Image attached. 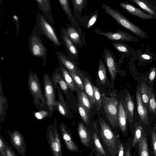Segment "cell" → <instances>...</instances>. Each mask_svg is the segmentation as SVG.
I'll list each match as a JSON object with an SVG mask.
<instances>
[{"instance_id": "1", "label": "cell", "mask_w": 156, "mask_h": 156, "mask_svg": "<svg viewBox=\"0 0 156 156\" xmlns=\"http://www.w3.org/2000/svg\"><path fill=\"white\" fill-rule=\"evenodd\" d=\"M101 6L105 12L114 19L119 25L139 37L142 39L148 38L146 33L130 21L119 11L105 4H103Z\"/></svg>"}, {"instance_id": "2", "label": "cell", "mask_w": 156, "mask_h": 156, "mask_svg": "<svg viewBox=\"0 0 156 156\" xmlns=\"http://www.w3.org/2000/svg\"><path fill=\"white\" fill-rule=\"evenodd\" d=\"M28 87L33 96L35 106L38 110L47 109L44 94H43L40 80L36 73L31 70L28 75Z\"/></svg>"}, {"instance_id": "3", "label": "cell", "mask_w": 156, "mask_h": 156, "mask_svg": "<svg viewBox=\"0 0 156 156\" xmlns=\"http://www.w3.org/2000/svg\"><path fill=\"white\" fill-rule=\"evenodd\" d=\"M37 24L34 27L40 34L45 36L56 47L61 46V42L54 28L44 16L38 13L36 16Z\"/></svg>"}, {"instance_id": "4", "label": "cell", "mask_w": 156, "mask_h": 156, "mask_svg": "<svg viewBox=\"0 0 156 156\" xmlns=\"http://www.w3.org/2000/svg\"><path fill=\"white\" fill-rule=\"evenodd\" d=\"M34 27L28 41L30 51L34 56L41 58L43 61V65L45 66L47 61V48L43 44L41 36Z\"/></svg>"}, {"instance_id": "5", "label": "cell", "mask_w": 156, "mask_h": 156, "mask_svg": "<svg viewBox=\"0 0 156 156\" xmlns=\"http://www.w3.org/2000/svg\"><path fill=\"white\" fill-rule=\"evenodd\" d=\"M100 134L108 151L113 156L117 154L116 136L105 120L101 118L99 120Z\"/></svg>"}, {"instance_id": "6", "label": "cell", "mask_w": 156, "mask_h": 156, "mask_svg": "<svg viewBox=\"0 0 156 156\" xmlns=\"http://www.w3.org/2000/svg\"><path fill=\"white\" fill-rule=\"evenodd\" d=\"M46 135L47 142L53 155L62 156L61 141L56 119H54L53 123L48 125Z\"/></svg>"}, {"instance_id": "7", "label": "cell", "mask_w": 156, "mask_h": 156, "mask_svg": "<svg viewBox=\"0 0 156 156\" xmlns=\"http://www.w3.org/2000/svg\"><path fill=\"white\" fill-rule=\"evenodd\" d=\"M102 105L107 119L113 128L118 125V101L116 95L111 93L110 97L102 95Z\"/></svg>"}, {"instance_id": "8", "label": "cell", "mask_w": 156, "mask_h": 156, "mask_svg": "<svg viewBox=\"0 0 156 156\" xmlns=\"http://www.w3.org/2000/svg\"><path fill=\"white\" fill-rule=\"evenodd\" d=\"M43 88L46 106L51 115L56 110V88L47 73L43 76Z\"/></svg>"}, {"instance_id": "9", "label": "cell", "mask_w": 156, "mask_h": 156, "mask_svg": "<svg viewBox=\"0 0 156 156\" xmlns=\"http://www.w3.org/2000/svg\"><path fill=\"white\" fill-rule=\"evenodd\" d=\"M94 32L100 35L104 36L109 40L113 41H138V39L132 34L128 32L120 30L115 32L110 31L105 32L101 31L100 30L96 28L94 30Z\"/></svg>"}, {"instance_id": "10", "label": "cell", "mask_w": 156, "mask_h": 156, "mask_svg": "<svg viewBox=\"0 0 156 156\" xmlns=\"http://www.w3.org/2000/svg\"><path fill=\"white\" fill-rule=\"evenodd\" d=\"M7 133L9 136L10 142L12 145L22 156L26 154V144L23 135L18 130L13 131L8 130Z\"/></svg>"}, {"instance_id": "11", "label": "cell", "mask_w": 156, "mask_h": 156, "mask_svg": "<svg viewBox=\"0 0 156 156\" xmlns=\"http://www.w3.org/2000/svg\"><path fill=\"white\" fill-rule=\"evenodd\" d=\"M119 6L132 15L144 20H154L153 17L140 8L136 7L128 2H122L119 4Z\"/></svg>"}, {"instance_id": "12", "label": "cell", "mask_w": 156, "mask_h": 156, "mask_svg": "<svg viewBox=\"0 0 156 156\" xmlns=\"http://www.w3.org/2000/svg\"><path fill=\"white\" fill-rule=\"evenodd\" d=\"M55 53L58 62L68 70L76 73L81 79L84 76L77 68L72 58L65 55L61 51H55Z\"/></svg>"}, {"instance_id": "13", "label": "cell", "mask_w": 156, "mask_h": 156, "mask_svg": "<svg viewBox=\"0 0 156 156\" xmlns=\"http://www.w3.org/2000/svg\"><path fill=\"white\" fill-rule=\"evenodd\" d=\"M59 128L67 149L71 151L79 152V149L73 141L70 132L66 125L61 122Z\"/></svg>"}, {"instance_id": "14", "label": "cell", "mask_w": 156, "mask_h": 156, "mask_svg": "<svg viewBox=\"0 0 156 156\" xmlns=\"http://www.w3.org/2000/svg\"><path fill=\"white\" fill-rule=\"evenodd\" d=\"M61 38L68 55L73 59L78 57V52L76 46L69 36L66 28L61 29Z\"/></svg>"}, {"instance_id": "15", "label": "cell", "mask_w": 156, "mask_h": 156, "mask_svg": "<svg viewBox=\"0 0 156 156\" xmlns=\"http://www.w3.org/2000/svg\"><path fill=\"white\" fill-rule=\"evenodd\" d=\"M130 1L137 5L146 12L152 15L156 19V0H129Z\"/></svg>"}, {"instance_id": "16", "label": "cell", "mask_w": 156, "mask_h": 156, "mask_svg": "<svg viewBox=\"0 0 156 156\" xmlns=\"http://www.w3.org/2000/svg\"><path fill=\"white\" fill-rule=\"evenodd\" d=\"M51 79L56 88L58 85L65 96H68L69 89L63 77L59 66L56 69L52 74Z\"/></svg>"}, {"instance_id": "17", "label": "cell", "mask_w": 156, "mask_h": 156, "mask_svg": "<svg viewBox=\"0 0 156 156\" xmlns=\"http://www.w3.org/2000/svg\"><path fill=\"white\" fill-rule=\"evenodd\" d=\"M137 109L141 121L145 124L149 123L147 109L142 100L139 87L136 92Z\"/></svg>"}, {"instance_id": "18", "label": "cell", "mask_w": 156, "mask_h": 156, "mask_svg": "<svg viewBox=\"0 0 156 156\" xmlns=\"http://www.w3.org/2000/svg\"><path fill=\"white\" fill-rule=\"evenodd\" d=\"M43 15L51 23L55 21L52 14V7L50 0H35Z\"/></svg>"}, {"instance_id": "19", "label": "cell", "mask_w": 156, "mask_h": 156, "mask_svg": "<svg viewBox=\"0 0 156 156\" xmlns=\"http://www.w3.org/2000/svg\"><path fill=\"white\" fill-rule=\"evenodd\" d=\"M56 90L58 92L56 105V110L62 116L68 117L69 115L68 108L62 94V92L58 85L57 86Z\"/></svg>"}, {"instance_id": "20", "label": "cell", "mask_w": 156, "mask_h": 156, "mask_svg": "<svg viewBox=\"0 0 156 156\" xmlns=\"http://www.w3.org/2000/svg\"><path fill=\"white\" fill-rule=\"evenodd\" d=\"M127 114L123 105V101L121 100L118 104L117 120L119 128L123 134H127Z\"/></svg>"}, {"instance_id": "21", "label": "cell", "mask_w": 156, "mask_h": 156, "mask_svg": "<svg viewBox=\"0 0 156 156\" xmlns=\"http://www.w3.org/2000/svg\"><path fill=\"white\" fill-rule=\"evenodd\" d=\"M73 14L79 23L81 24L82 12L83 10L86 11L87 0H72Z\"/></svg>"}, {"instance_id": "22", "label": "cell", "mask_w": 156, "mask_h": 156, "mask_svg": "<svg viewBox=\"0 0 156 156\" xmlns=\"http://www.w3.org/2000/svg\"><path fill=\"white\" fill-rule=\"evenodd\" d=\"M58 0L68 20L70 22L71 25L79 29H81L79 22L74 17L71 8L69 0Z\"/></svg>"}, {"instance_id": "23", "label": "cell", "mask_w": 156, "mask_h": 156, "mask_svg": "<svg viewBox=\"0 0 156 156\" xmlns=\"http://www.w3.org/2000/svg\"><path fill=\"white\" fill-rule=\"evenodd\" d=\"M66 30L69 38L76 46L81 47V39L83 34L81 29H79L67 23L66 24Z\"/></svg>"}, {"instance_id": "24", "label": "cell", "mask_w": 156, "mask_h": 156, "mask_svg": "<svg viewBox=\"0 0 156 156\" xmlns=\"http://www.w3.org/2000/svg\"><path fill=\"white\" fill-rule=\"evenodd\" d=\"M123 105L127 114L128 122L132 123L134 115V104L130 93L127 91L124 100L123 101Z\"/></svg>"}, {"instance_id": "25", "label": "cell", "mask_w": 156, "mask_h": 156, "mask_svg": "<svg viewBox=\"0 0 156 156\" xmlns=\"http://www.w3.org/2000/svg\"><path fill=\"white\" fill-rule=\"evenodd\" d=\"M106 63L112 81L115 80L116 77L117 69L115 60L113 56L109 52L105 53Z\"/></svg>"}, {"instance_id": "26", "label": "cell", "mask_w": 156, "mask_h": 156, "mask_svg": "<svg viewBox=\"0 0 156 156\" xmlns=\"http://www.w3.org/2000/svg\"><path fill=\"white\" fill-rule=\"evenodd\" d=\"M77 131L82 144L83 146L88 147L91 140L90 136L87 129L83 123L80 122L78 123Z\"/></svg>"}, {"instance_id": "27", "label": "cell", "mask_w": 156, "mask_h": 156, "mask_svg": "<svg viewBox=\"0 0 156 156\" xmlns=\"http://www.w3.org/2000/svg\"><path fill=\"white\" fill-rule=\"evenodd\" d=\"M8 105V99L4 94L0 78V121L1 122H3L5 120Z\"/></svg>"}, {"instance_id": "28", "label": "cell", "mask_w": 156, "mask_h": 156, "mask_svg": "<svg viewBox=\"0 0 156 156\" xmlns=\"http://www.w3.org/2000/svg\"><path fill=\"white\" fill-rule=\"evenodd\" d=\"M76 90L77 92L78 101L90 113L92 105L85 91L81 90L76 85Z\"/></svg>"}, {"instance_id": "29", "label": "cell", "mask_w": 156, "mask_h": 156, "mask_svg": "<svg viewBox=\"0 0 156 156\" xmlns=\"http://www.w3.org/2000/svg\"><path fill=\"white\" fill-rule=\"evenodd\" d=\"M58 64L60 68L63 77L69 90L71 91L76 90V84L69 71L60 62H58Z\"/></svg>"}, {"instance_id": "30", "label": "cell", "mask_w": 156, "mask_h": 156, "mask_svg": "<svg viewBox=\"0 0 156 156\" xmlns=\"http://www.w3.org/2000/svg\"><path fill=\"white\" fill-rule=\"evenodd\" d=\"M98 16V12L96 10L88 16L85 13L82 16L81 24L86 28L89 29L92 27L96 23Z\"/></svg>"}, {"instance_id": "31", "label": "cell", "mask_w": 156, "mask_h": 156, "mask_svg": "<svg viewBox=\"0 0 156 156\" xmlns=\"http://www.w3.org/2000/svg\"><path fill=\"white\" fill-rule=\"evenodd\" d=\"M138 155L140 156L150 155L147 140L144 133L137 144Z\"/></svg>"}, {"instance_id": "32", "label": "cell", "mask_w": 156, "mask_h": 156, "mask_svg": "<svg viewBox=\"0 0 156 156\" xmlns=\"http://www.w3.org/2000/svg\"><path fill=\"white\" fill-rule=\"evenodd\" d=\"M82 79L84 84L85 91L92 105H95L93 85L88 77L84 76Z\"/></svg>"}, {"instance_id": "33", "label": "cell", "mask_w": 156, "mask_h": 156, "mask_svg": "<svg viewBox=\"0 0 156 156\" xmlns=\"http://www.w3.org/2000/svg\"><path fill=\"white\" fill-rule=\"evenodd\" d=\"M149 100L148 109L152 114H156V98L154 93L153 85L148 87Z\"/></svg>"}, {"instance_id": "34", "label": "cell", "mask_w": 156, "mask_h": 156, "mask_svg": "<svg viewBox=\"0 0 156 156\" xmlns=\"http://www.w3.org/2000/svg\"><path fill=\"white\" fill-rule=\"evenodd\" d=\"M95 130L93 132L92 138L95 147V150L99 156H106L107 154L99 140L98 135L97 126L94 125Z\"/></svg>"}, {"instance_id": "35", "label": "cell", "mask_w": 156, "mask_h": 156, "mask_svg": "<svg viewBox=\"0 0 156 156\" xmlns=\"http://www.w3.org/2000/svg\"><path fill=\"white\" fill-rule=\"evenodd\" d=\"M139 87L142 100L148 110L149 100L148 86L144 81H142Z\"/></svg>"}, {"instance_id": "36", "label": "cell", "mask_w": 156, "mask_h": 156, "mask_svg": "<svg viewBox=\"0 0 156 156\" xmlns=\"http://www.w3.org/2000/svg\"><path fill=\"white\" fill-rule=\"evenodd\" d=\"M135 124L134 136L132 143V146L133 147H134L137 144L144 133L142 126L138 124L137 122Z\"/></svg>"}, {"instance_id": "37", "label": "cell", "mask_w": 156, "mask_h": 156, "mask_svg": "<svg viewBox=\"0 0 156 156\" xmlns=\"http://www.w3.org/2000/svg\"><path fill=\"white\" fill-rule=\"evenodd\" d=\"M77 107L79 113L83 122L88 124L89 122L90 113L79 101Z\"/></svg>"}, {"instance_id": "38", "label": "cell", "mask_w": 156, "mask_h": 156, "mask_svg": "<svg viewBox=\"0 0 156 156\" xmlns=\"http://www.w3.org/2000/svg\"><path fill=\"white\" fill-rule=\"evenodd\" d=\"M101 60L99 63L98 75L100 83L104 85L105 84L106 80L107 73L105 67Z\"/></svg>"}, {"instance_id": "39", "label": "cell", "mask_w": 156, "mask_h": 156, "mask_svg": "<svg viewBox=\"0 0 156 156\" xmlns=\"http://www.w3.org/2000/svg\"><path fill=\"white\" fill-rule=\"evenodd\" d=\"M94 92V95L95 101V105L97 109L99 110L102 105V95L99 89L94 85H93Z\"/></svg>"}, {"instance_id": "40", "label": "cell", "mask_w": 156, "mask_h": 156, "mask_svg": "<svg viewBox=\"0 0 156 156\" xmlns=\"http://www.w3.org/2000/svg\"><path fill=\"white\" fill-rule=\"evenodd\" d=\"M34 117L38 120H43L51 115L49 111L47 109L40 110L37 112H33Z\"/></svg>"}, {"instance_id": "41", "label": "cell", "mask_w": 156, "mask_h": 156, "mask_svg": "<svg viewBox=\"0 0 156 156\" xmlns=\"http://www.w3.org/2000/svg\"><path fill=\"white\" fill-rule=\"evenodd\" d=\"M68 70L72 77L75 84L81 90L85 91L84 84L80 76L77 74L73 72Z\"/></svg>"}, {"instance_id": "42", "label": "cell", "mask_w": 156, "mask_h": 156, "mask_svg": "<svg viewBox=\"0 0 156 156\" xmlns=\"http://www.w3.org/2000/svg\"><path fill=\"white\" fill-rule=\"evenodd\" d=\"M112 45L115 48L120 52L127 53L129 52L128 47L124 44L115 42L113 43Z\"/></svg>"}, {"instance_id": "43", "label": "cell", "mask_w": 156, "mask_h": 156, "mask_svg": "<svg viewBox=\"0 0 156 156\" xmlns=\"http://www.w3.org/2000/svg\"><path fill=\"white\" fill-rule=\"evenodd\" d=\"M151 140L153 155L156 156V130L153 128L151 131Z\"/></svg>"}, {"instance_id": "44", "label": "cell", "mask_w": 156, "mask_h": 156, "mask_svg": "<svg viewBox=\"0 0 156 156\" xmlns=\"http://www.w3.org/2000/svg\"><path fill=\"white\" fill-rule=\"evenodd\" d=\"M117 146V155L119 156H124V147L120 136L118 134L116 136Z\"/></svg>"}, {"instance_id": "45", "label": "cell", "mask_w": 156, "mask_h": 156, "mask_svg": "<svg viewBox=\"0 0 156 156\" xmlns=\"http://www.w3.org/2000/svg\"><path fill=\"white\" fill-rule=\"evenodd\" d=\"M5 156H16L17 155L12 148L10 145L6 142L4 149Z\"/></svg>"}, {"instance_id": "46", "label": "cell", "mask_w": 156, "mask_h": 156, "mask_svg": "<svg viewBox=\"0 0 156 156\" xmlns=\"http://www.w3.org/2000/svg\"><path fill=\"white\" fill-rule=\"evenodd\" d=\"M6 142L1 135L0 136V155L5 156L4 149L6 145Z\"/></svg>"}, {"instance_id": "47", "label": "cell", "mask_w": 156, "mask_h": 156, "mask_svg": "<svg viewBox=\"0 0 156 156\" xmlns=\"http://www.w3.org/2000/svg\"><path fill=\"white\" fill-rule=\"evenodd\" d=\"M13 18L14 20L16 29V34L17 38L18 37L19 32L20 30V22L19 18L17 15L14 14L13 16Z\"/></svg>"}, {"instance_id": "48", "label": "cell", "mask_w": 156, "mask_h": 156, "mask_svg": "<svg viewBox=\"0 0 156 156\" xmlns=\"http://www.w3.org/2000/svg\"><path fill=\"white\" fill-rule=\"evenodd\" d=\"M156 73V68L155 67L151 68L149 75V83H151L154 80Z\"/></svg>"}, {"instance_id": "49", "label": "cell", "mask_w": 156, "mask_h": 156, "mask_svg": "<svg viewBox=\"0 0 156 156\" xmlns=\"http://www.w3.org/2000/svg\"><path fill=\"white\" fill-rule=\"evenodd\" d=\"M131 155H132L131 147H130L129 146H126L125 149V150L124 151V156H131Z\"/></svg>"}, {"instance_id": "50", "label": "cell", "mask_w": 156, "mask_h": 156, "mask_svg": "<svg viewBox=\"0 0 156 156\" xmlns=\"http://www.w3.org/2000/svg\"><path fill=\"white\" fill-rule=\"evenodd\" d=\"M140 57L142 59L145 60H150L152 58V57L151 56L146 54H141L140 56Z\"/></svg>"}, {"instance_id": "51", "label": "cell", "mask_w": 156, "mask_h": 156, "mask_svg": "<svg viewBox=\"0 0 156 156\" xmlns=\"http://www.w3.org/2000/svg\"><path fill=\"white\" fill-rule=\"evenodd\" d=\"M153 128L156 130V119L154 125L153 126Z\"/></svg>"}]
</instances>
